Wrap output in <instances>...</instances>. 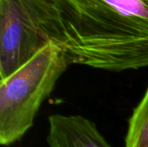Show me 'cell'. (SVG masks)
I'll return each instance as SVG.
<instances>
[{"instance_id":"2","label":"cell","mask_w":148,"mask_h":147,"mask_svg":"<svg viewBox=\"0 0 148 147\" xmlns=\"http://www.w3.org/2000/svg\"><path fill=\"white\" fill-rule=\"evenodd\" d=\"M69 62L51 41L0 82V144L18 141L33 126L41 105Z\"/></svg>"},{"instance_id":"3","label":"cell","mask_w":148,"mask_h":147,"mask_svg":"<svg viewBox=\"0 0 148 147\" xmlns=\"http://www.w3.org/2000/svg\"><path fill=\"white\" fill-rule=\"evenodd\" d=\"M35 0H0V77L3 80L49 43Z\"/></svg>"},{"instance_id":"5","label":"cell","mask_w":148,"mask_h":147,"mask_svg":"<svg viewBox=\"0 0 148 147\" xmlns=\"http://www.w3.org/2000/svg\"><path fill=\"white\" fill-rule=\"evenodd\" d=\"M125 147H148V88L129 120Z\"/></svg>"},{"instance_id":"4","label":"cell","mask_w":148,"mask_h":147,"mask_svg":"<svg viewBox=\"0 0 148 147\" xmlns=\"http://www.w3.org/2000/svg\"><path fill=\"white\" fill-rule=\"evenodd\" d=\"M47 143L49 147H111L96 125L82 115L49 116Z\"/></svg>"},{"instance_id":"1","label":"cell","mask_w":148,"mask_h":147,"mask_svg":"<svg viewBox=\"0 0 148 147\" xmlns=\"http://www.w3.org/2000/svg\"><path fill=\"white\" fill-rule=\"evenodd\" d=\"M41 27L69 64L148 67V0H35Z\"/></svg>"}]
</instances>
